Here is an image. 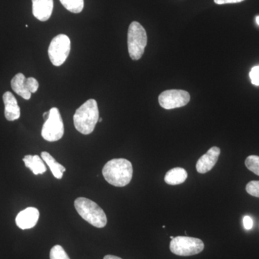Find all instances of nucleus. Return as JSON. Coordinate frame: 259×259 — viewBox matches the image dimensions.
Returning <instances> with one entry per match:
<instances>
[{
	"label": "nucleus",
	"instance_id": "1",
	"mask_svg": "<svg viewBox=\"0 0 259 259\" xmlns=\"http://www.w3.org/2000/svg\"><path fill=\"white\" fill-rule=\"evenodd\" d=\"M132 163L125 158H114L102 168L104 178L110 185L117 187L128 185L133 178Z\"/></svg>",
	"mask_w": 259,
	"mask_h": 259
},
{
	"label": "nucleus",
	"instance_id": "2",
	"mask_svg": "<svg viewBox=\"0 0 259 259\" xmlns=\"http://www.w3.org/2000/svg\"><path fill=\"white\" fill-rule=\"evenodd\" d=\"M98 105L96 100L90 99L76 110L74 115V124L81 134H91L99 120Z\"/></svg>",
	"mask_w": 259,
	"mask_h": 259
},
{
	"label": "nucleus",
	"instance_id": "3",
	"mask_svg": "<svg viewBox=\"0 0 259 259\" xmlns=\"http://www.w3.org/2000/svg\"><path fill=\"white\" fill-rule=\"evenodd\" d=\"M74 207L78 214L92 226L97 228L106 226V214L103 209L91 199L79 197L74 201Z\"/></svg>",
	"mask_w": 259,
	"mask_h": 259
},
{
	"label": "nucleus",
	"instance_id": "4",
	"mask_svg": "<svg viewBox=\"0 0 259 259\" xmlns=\"http://www.w3.org/2000/svg\"><path fill=\"white\" fill-rule=\"evenodd\" d=\"M147 41V34L144 27L138 22L131 23L127 32V47L131 59L137 61L142 57Z\"/></svg>",
	"mask_w": 259,
	"mask_h": 259
},
{
	"label": "nucleus",
	"instance_id": "5",
	"mask_svg": "<svg viewBox=\"0 0 259 259\" xmlns=\"http://www.w3.org/2000/svg\"><path fill=\"white\" fill-rule=\"evenodd\" d=\"M203 241L199 238L187 236H177L170 243V250L174 254L180 256H190L198 254L204 250Z\"/></svg>",
	"mask_w": 259,
	"mask_h": 259
},
{
	"label": "nucleus",
	"instance_id": "6",
	"mask_svg": "<svg viewBox=\"0 0 259 259\" xmlns=\"http://www.w3.org/2000/svg\"><path fill=\"white\" fill-rule=\"evenodd\" d=\"M64 126L59 109L53 107L49 110V117L44 122L41 136L49 142H55L63 137Z\"/></svg>",
	"mask_w": 259,
	"mask_h": 259
},
{
	"label": "nucleus",
	"instance_id": "7",
	"mask_svg": "<svg viewBox=\"0 0 259 259\" xmlns=\"http://www.w3.org/2000/svg\"><path fill=\"white\" fill-rule=\"evenodd\" d=\"M71 51V41L69 37L64 34H60L54 37L49 48V56L54 66H60L67 59Z\"/></svg>",
	"mask_w": 259,
	"mask_h": 259
},
{
	"label": "nucleus",
	"instance_id": "8",
	"mask_svg": "<svg viewBox=\"0 0 259 259\" xmlns=\"http://www.w3.org/2000/svg\"><path fill=\"white\" fill-rule=\"evenodd\" d=\"M190 101V94L185 90H166L158 97L159 105L166 110L185 106Z\"/></svg>",
	"mask_w": 259,
	"mask_h": 259
},
{
	"label": "nucleus",
	"instance_id": "9",
	"mask_svg": "<svg viewBox=\"0 0 259 259\" xmlns=\"http://www.w3.org/2000/svg\"><path fill=\"white\" fill-rule=\"evenodd\" d=\"M40 212L35 207H28L18 213L15 223L22 230L30 229L36 226Z\"/></svg>",
	"mask_w": 259,
	"mask_h": 259
},
{
	"label": "nucleus",
	"instance_id": "10",
	"mask_svg": "<svg viewBox=\"0 0 259 259\" xmlns=\"http://www.w3.org/2000/svg\"><path fill=\"white\" fill-rule=\"evenodd\" d=\"M220 154H221V149L219 148L214 146L209 148L205 154L202 155L199 158L196 164V168L198 173L205 174L210 171L217 163Z\"/></svg>",
	"mask_w": 259,
	"mask_h": 259
},
{
	"label": "nucleus",
	"instance_id": "11",
	"mask_svg": "<svg viewBox=\"0 0 259 259\" xmlns=\"http://www.w3.org/2000/svg\"><path fill=\"white\" fill-rule=\"evenodd\" d=\"M32 14L40 21H47L54 8V0H32Z\"/></svg>",
	"mask_w": 259,
	"mask_h": 259
},
{
	"label": "nucleus",
	"instance_id": "12",
	"mask_svg": "<svg viewBox=\"0 0 259 259\" xmlns=\"http://www.w3.org/2000/svg\"><path fill=\"white\" fill-rule=\"evenodd\" d=\"M3 99L5 104V118L8 121H14L20 118V108L13 93L6 92L3 95Z\"/></svg>",
	"mask_w": 259,
	"mask_h": 259
},
{
	"label": "nucleus",
	"instance_id": "13",
	"mask_svg": "<svg viewBox=\"0 0 259 259\" xmlns=\"http://www.w3.org/2000/svg\"><path fill=\"white\" fill-rule=\"evenodd\" d=\"M26 81L27 78L25 75L22 73H18L12 79L11 87L13 91L18 94L19 96L28 100L31 97V93L29 91Z\"/></svg>",
	"mask_w": 259,
	"mask_h": 259
},
{
	"label": "nucleus",
	"instance_id": "14",
	"mask_svg": "<svg viewBox=\"0 0 259 259\" xmlns=\"http://www.w3.org/2000/svg\"><path fill=\"white\" fill-rule=\"evenodd\" d=\"M23 160L25 166L30 168L35 175H42L47 171L44 160L37 155H27Z\"/></svg>",
	"mask_w": 259,
	"mask_h": 259
},
{
	"label": "nucleus",
	"instance_id": "15",
	"mask_svg": "<svg viewBox=\"0 0 259 259\" xmlns=\"http://www.w3.org/2000/svg\"><path fill=\"white\" fill-rule=\"evenodd\" d=\"M188 177L185 168L176 167L169 170L165 175V182L167 185H178L184 183Z\"/></svg>",
	"mask_w": 259,
	"mask_h": 259
},
{
	"label": "nucleus",
	"instance_id": "16",
	"mask_svg": "<svg viewBox=\"0 0 259 259\" xmlns=\"http://www.w3.org/2000/svg\"><path fill=\"white\" fill-rule=\"evenodd\" d=\"M41 158L44 160V162L48 165V166L50 168L51 172H52L53 175H54L55 178L58 180H61L64 175L65 171H66V168L60 163H58L56 161L55 158L53 157L50 153L47 152V151H42L41 153Z\"/></svg>",
	"mask_w": 259,
	"mask_h": 259
},
{
	"label": "nucleus",
	"instance_id": "17",
	"mask_svg": "<svg viewBox=\"0 0 259 259\" xmlns=\"http://www.w3.org/2000/svg\"><path fill=\"white\" fill-rule=\"evenodd\" d=\"M61 4L68 11L73 13H80L83 9V0H60Z\"/></svg>",
	"mask_w": 259,
	"mask_h": 259
},
{
	"label": "nucleus",
	"instance_id": "18",
	"mask_svg": "<svg viewBox=\"0 0 259 259\" xmlns=\"http://www.w3.org/2000/svg\"><path fill=\"white\" fill-rule=\"evenodd\" d=\"M245 164L248 169L259 176V156L255 155L248 156L245 159Z\"/></svg>",
	"mask_w": 259,
	"mask_h": 259
},
{
	"label": "nucleus",
	"instance_id": "19",
	"mask_svg": "<svg viewBox=\"0 0 259 259\" xmlns=\"http://www.w3.org/2000/svg\"><path fill=\"white\" fill-rule=\"evenodd\" d=\"M50 259H70V258L61 245H56L51 249Z\"/></svg>",
	"mask_w": 259,
	"mask_h": 259
},
{
	"label": "nucleus",
	"instance_id": "20",
	"mask_svg": "<svg viewBox=\"0 0 259 259\" xmlns=\"http://www.w3.org/2000/svg\"><path fill=\"white\" fill-rule=\"evenodd\" d=\"M245 190L250 195L259 197V181H251L247 184Z\"/></svg>",
	"mask_w": 259,
	"mask_h": 259
},
{
	"label": "nucleus",
	"instance_id": "21",
	"mask_svg": "<svg viewBox=\"0 0 259 259\" xmlns=\"http://www.w3.org/2000/svg\"><path fill=\"white\" fill-rule=\"evenodd\" d=\"M251 83L255 86H259V65L252 68L249 73Z\"/></svg>",
	"mask_w": 259,
	"mask_h": 259
},
{
	"label": "nucleus",
	"instance_id": "22",
	"mask_svg": "<svg viewBox=\"0 0 259 259\" xmlns=\"http://www.w3.org/2000/svg\"><path fill=\"white\" fill-rule=\"evenodd\" d=\"M27 86L30 93H35L39 88V83L36 79L33 77H29L27 79Z\"/></svg>",
	"mask_w": 259,
	"mask_h": 259
},
{
	"label": "nucleus",
	"instance_id": "23",
	"mask_svg": "<svg viewBox=\"0 0 259 259\" xmlns=\"http://www.w3.org/2000/svg\"><path fill=\"white\" fill-rule=\"evenodd\" d=\"M243 226L245 229L250 230L253 228V220L249 216H245L243 220Z\"/></svg>",
	"mask_w": 259,
	"mask_h": 259
},
{
	"label": "nucleus",
	"instance_id": "24",
	"mask_svg": "<svg viewBox=\"0 0 259 259\" xmlns=\"http://www.w3.org/2000/svg\"><path fill=\"white\" fill-rule=\"evenodd\" d=\"M244 0H214V3L217 5L233 4V3H239Z\"/></svg>",
	"mask_w": 259,
	"mask_h": 259
},
{
	"label": "nucleus",
	"instance_id": "25",
	"mask_svg": "<svg viewBox=\"0 0 259 259\" xmlns=\"http://www.w3.org/2000/svg\"><path fill=\"white\" fill-rule=\"evenodd\" d=\"M103 259H122L120 257L116 256V255H107L104 257Z\"/></svg>",
	"mask_w": 259,
	"mask_h": 259
},
{
	"label": "nucleus",
	"instance_id": "26",
	"mask_svg": "<svg viewBox=\"0 0 259 259\" xmlns=\"http://www.w3.org/2000/svg\"><path fill=\"white\" fill-rule=\"evenodd\" d=\"M49 112H46L44 113V120H47L48 118H49Z\"/></svg>",
	"mask_w": 259,
	"mask_h": 259
},
{
	"label": "nucleus",
	"instance_id": "27",
	"mask_svg": "<svg viewBox=\"0 0 259 259\" xmlns=\"http://www.w3.org/2000/svg\"><path fill=\"white\" fill-rule=\"evenodd\" d=\"M255 22H256L257 25H259V16H256L255 18Z\"/></svg>",
	"mask_w": 259,
	"mask_h": 259
},
{
	"label": "nucleus",
	"instance_id": "28",
	"mask_svg": "<svg viewBox=\"0 0 259 259\" xmlns=\"http://www.w3.org/2000/svg\"><path fill=\"white\" fill-rule=\"evenodd\" d=\"M98 121H99V122H101L102 121V118H99V120Z\"/></svg>",
	"mask_w": 259,
	"mask_h": 259
},
{
	"label": "nucleus",
	"instance_id": "29",
	"mask_svg": "<svg viewBox=\"0 0 259 259\" xmlns=\"http://www.w3.org/2000/svg\"><path fill=\"white\" fill-rule=\"evenodd\" d=\"M174 238H175V237H174V236L170 237V238H171V240L174 239Z\"/></svg>",
	"mask_w": 259,
	"mask_h": 259
}]
</instances>
